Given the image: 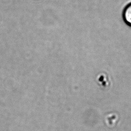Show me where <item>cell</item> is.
<instances>
[{
  "label": "cell",
  "mask_w": 131,
  "mask_h": 131,
  "mask_svg": "<svg viewBox=\"0 0 131 131\" xmlns=\"http://www.w3.org/2000/svg\"><path fill=\"white\" fill-rule=\"evenodd\" d=\"M123 18L125 22L131 26V3L125 8L123 11Z\"/></svg>",
  "instance_id": "cell-1"
}]
</instances>
